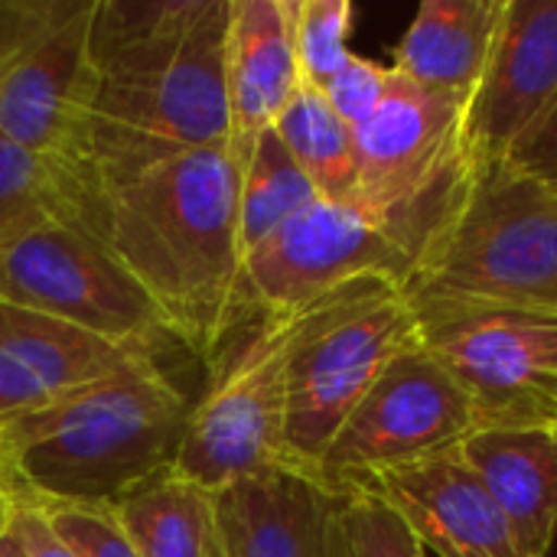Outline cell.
<instances>
[{
	"label": "cell",
	"mask_w": 557,
	"mask_h": 557,
	"mask_svg": "<svg viewBox=\"0 0 557 557\" xmlns=\"http://www.w3.org/2000/svg\"><path fill=\"white\" fill-rule=\"evenodd\" d=\"M140 362H160V352L108 343L55 317L0 300V421Z\"/></svg>",
	"instance_id": "obj_14"
},
{
	"label": "cell",
	"mask_w": 557,
	"mask_h": 557,
	"mask_svg": "<svg viewBox=\"0 0 557 557\" xmlns=\"http://www.w3.org/2000/svg\"><path fill=\"white\" fill-rule=\"evenodd\" d=\"M193 401L160 362L0 421V486L33 506L111 509L170 473Z\"/></svg>",
	"instance_id": "obj_3"
},
{
	"label": "cell",
	"mask_w": 557,
	"mask_h": 557,
	"mask_svg": "<svg viewBox=\"0 0 557 557\" xmlns=\"http://www.w3.org/2000/svg\"><path fill=\"white\" fill-rule=\"evenodd\" d=\"M352 16L349 0H290V39L300 85L323 91L349 62Z\"/></svg>",
	"instance_id": "obj_24"
},
{
	"label": "cell",
	"mask_w": 557,
	"mask_h": 557,
	"mask_svg": "<svg viewBox=\"0 0 557 557\" xmlns=\"http://www.w3.org/2000/svg\"><path fill=\"white\" fill-rule=\"evenodd\" d=\"M212 557H232V555H228V548H225L222 529H219V535H215V545H212Z\"/></svg>",
	"instance_id": "obj_32"
},
{
	"label": "cell",
	"mask_w": 557,
	"mask_h": 557,
	"mask_svg": "<svg viewBox=\"0 0 557 557\" xmlns=\"http://www.w3.org/2000/svg\"><path fill=\"white\" fill-rule=\"evenodd\" d=\"M418 343L414 313L398 284L362 277L304 307L287 366V454L317 473L330 441L385 366Z\"/></svg>",
	"instance_id": "obj_6"
},
{
	"label": "cell",
	"mask_w": 557,
	"mask_h": 557,
	"mask_svg": "<svg viewBox=\"0 0 557 557\" xmlns=\"http://www.w3.org/2000/svg\"><path fill=\"white\" fill-rule=\"evenodd\" d=\"M506 0H424L395 46V69L424 91L470 101L493 55Z\"/></svg>",
	"instance_id": "obj_19"
},
{
	"label": "cell",
	"mask_w": 557,
	"mask_h": 557,
	"mask_svg": "<svg viewBox=\"0 0 557 557\" xmlns=\"http://www.w3.org/2000/svg\"><path fill=\"white\" fill-rule=\"evenodd\" d=\"M392 82H395V65H382L375 59L352 52L349 62L323 88V95H326L330 108L356 131L379 111Z\"/></svg>",
	"instance_id": "obj_27"
},
{
	"label": "cell",
	"mask_w": 557,
	"mask_h": 557,
	"mask_svg": "<svg viewBox=\"0 0 557 557\" xmlns=\"http://www.w3.org/2000/svg\"><path fill=\"white\" fill-rule=\"evenodd\" d=\"M232 557H346L333 490L307 470H274L219 493Z\"/></svg>",
	"instance_id": "obj_16"
},
{
	"label": "cell",
	"mask_w": 557,
	"mask_h": 557,
	"mask_svg": "<svg viewBox=\"0 0 557 557\" xmlns=\"http://www.w3.org/2000/svg\"><path fill=\"white\" fill-rule=\"evenodd\" d=\"M274 131L320 199H356V144L352 127L330 108L326 95L300 85L277 114Z\"/></svg>",
	"instance_id": "obj_21"
},
{
	"label": "cell",
	"mask_w": 557,
	"mask_h": 557,
	"mask_svg": "<svg viewBox=\"0 0 557 557\" xmlns=\"http://www.w3.org/2000/svg\"><path fill=\"white\" fill-rule=\"evenodd\" d=\"M36 509L78 557H140L111 509L101 506H36Z\"/></svg>",
	"instance_id": "obj_26"
},
{
	"label": "cell",
	"mask_w": 557,
	"mask_h": 557,
	"mask_svg": "<svg viewBox=\"0 0 557 557\" xmlns=\"http://www.w3.org/2000/svg\"><path fill=\"white\" fill-rule=\"evenodd\" d=\"M111 512L140 557H212L219 493L173 470L134 490Z\"/></svg>",
	"instance_id": "obj_20"
},
{
	"label": "cell",
	"mask_w": 557,
	"mask_h": 557,
	"mask_svg": "<svg viewBox=\"0 0 557 557\" xmlns=\"http://www.w3.org/2000/svg\"><path fill=\"white\" fill-rule=\"evenodd\" d=\"M232 0H95L85 82L62 163L65 222L147 166L228 144Z\"/></svg>",
	"instance_id": "obj_1"
},
{
	"label": "cell",
	"mask_w": 557,
	"mask_h": 557,
	"mask_svg": "<svg viewBox=\"0 0 557 557\" xmlns=\"http://www.w3.org/2000/svg\"><path fill=\"white\" fill-rule=\"evenodd\" d=\"M411 251L359 202L317 199L245 255V290L261 313H294L336 287L382 277L405 287Z\"/></svg>",
	"instance_id": "obj_12"
},
{
	"label": "cell",
	"mask_w": 557,
	"mask_h": 557,
	"mask_svg": "<svg viewBox=\"0 0 557 557\" xmlns=\"http://www.w3.org/2000/svg\"><path fill=\"white\" fill-rule=\"evenodd\" d=\"M467 98L424 91L395 69L379 111L352 131L356 199L414 258L457 209L473 163L463 144Z\"/></svg>",
	"instance_id": "obj_7"
},
{
	"label": "cell",
	"mask_w": 557,
	"mask_h": 557,
	"mask_svg": "<svg viewBox=\"0 0 557 557\" xmlns=\"http://www.w3.org/2000/svg\"><path fill=\"white\" fill-rule=\"evenodd\" d=\"M300 88L290 0H232L225 33L228 147L242 163Z\"/></svg>",
	"instance_id": "obj_17"
},
{
	"label": "cell",
	"mask_w": 557,
	"mask_h": 557,
	"mask_svg": "<svg viewBox=\"0 0 557 557\" xmlns=\"http://www.w3.org/2000/svg\"><path fill=\"white\" fill-rule=\"evenodd\" d=\"M0 557H26L23 545L16 542V535H13V532H7V535L0 539Z\"/></svg>",
	"instance_id": "obj_31"
},
{
	"label": "cell",
	"mask_w": 557,
	"mask_h": 557,
	"mask_svg": "<svg viewBox=\"0 0 557 557\" xmlns=\"http://www.w3.org/2000/svg\"><path fill=\"white\" fill-rule=\"evenodd\" d=\"M238 183L232 147L212 144L98 193L75 222L134 277L176 346L206 362L258 313L245 290Z\"/></svg>",
	"instance_id": "obj_2"
},
{
	"label": "cell",
	"mask_w": 557,
	"mask_h": 557,
	"mask_svg": "<svg viewBox=\"0 0 557 557\" xmlns=\"http://www.w3.org/2000/svg\"><path fill=\"white\" fill-rule=\"evenodd\" d=\"M499 506L522 557H548L557 535V428H483L460 447Z\"/></svg>",
	"instance_id": "obj_18"
},
{
	"label": "cell",
	"mask_w": 557,
	"mask_h": 557,
	"mask_svg": "<svg viewBox=\"0 0 557 557\" xmlns=\"http://www.w3.org/2000/svg\"><path fill=\"white\" fill-rule=\"evenodd\" d=\"M557 98V0H506L499 36L467 101L463 144L473 166L506 160L509 147Z\"/></svg>",
	"instance_id": "obj_13"
},
{
	"label": "cell",
	"mask_w": 557,
	"mask_h": 557,
	"mask_svg": "<svg viewBox=\"0 0 557 557\" xmlns=\"http://www.w3.org/2000/svg\"><path fill=\"white\" fill-rule=\"evenodd\" d=\"M238 166V238L242 251L248 255L320 196L307 173L297 166V160L287 153L274 127L255 140V147Z\"/></svg>",
	"instance_id": "obj_22"
},
{
	"label": "cell",
	"mask_w": 557,
	"mask_h": 557,
	"mask_svg": "<svg viewBox=\"0 0 557 557\" xmlns=\"http://www.w3.org/2000/svg\"><path fill=\"white\" fill-rule=\"evenodd\" d=\"M10 519H13V499H10V493L0 486V539L10 532Z\"/></svg>",
	"instance_id": "obj_30"
},
{
	"label": "cell",
	"mask_w": 557,
	"mask_h": 557,
	"mask_svg": "<svg viewBox=\"0 0 557 557\" xmlns=\"http://www.w3.org/2000/svg\"><path fill=\"white\" fill-rule=\"evenodd\" d=\"M91 10L95 0H0V131L55 180L75 134Z\"/></svg>",
	"instance_id": "obj_10"
},
{
	"label": "cell",
	"mask_w": 557,
	"mask_h": 557,
	"mask_svg": "<svg viewBox=\"0 0 557 557\" xmlns=\"http://www.w3.org/2000/svg\"><path fill=\"white\" fill-rule=\"evenodd\" d=\"M437 557H522L499 506L460 450L366 480Z\"/></svg>",
	"instance_id": "obj_15"
},
{
	"label": "cell",
	"mask_w": 557,
	"mask_h": 557,
	"mask_svg": "<svg viewBox=\"0 0 557 557\" xmlns=\"http://www.w3.org/2000/svg\"><path fill=\"white\" fill-rule=\"evenodd\" d=\"M42 222H65L62 186L42 157L0 131V242Z\"/></svg>",
	"instance_id": "obj_23"
},
{
	"label": "cell",
	"mask_w": 557,
	"mask_h": 557,
	"mask_svg": "<svg viewBox=\"0 0 557 557\" xmlns=\"http://www.w3.org/2000/svg\"><path fill=\"white\" fill-rule=\"evenodd\" d=\"M408 284L557 310V189L506 160L473 166Z\"/></svg>",
	"instance_id": "obj_4"
},
{
	"label": "cell",
	"mask_w": 557,
	"mask_h": 557,
	"mask_svg": "<svg viewBox=\"0 0 557 557\" xmlns=\"http://www.w3.org/2000/svg\"><path fill=\"white\" fill-rule=\"evenodd\" d=\"M506 163L557 189V98L552 108L509 147Z\"/></svg>",
	"instance_id": "obj_28"
},
{
	"label": "cell",
	"mask_w": 557,
	"mask_h": 557,
	"mask_svg": "<svg viewBox=\"0 0 557 557\" xmlns=\"http://www.w3.org/2000/svg\"><path fill=\"white\" fill-rule=\"evenodd\" d=\"M10 532L16 535V542L23 545L26 557H78L46 522V516L29 506L13 499V519H10Z\"/></svg>",
	"instance_id": "obj_29"
},
{
	"label": "cell",
	"mask_w": 557,
	"mask_h": 557,
	"mask_svg": "<svg viewBox=\"0 0 557 557\" xmlns=\"http://www.w3.org/2000/svg\"><path fill=\"white\" fill-rule=\"evenodd\" d=\"M300 313H255L209 362L173 473L222 493L242 480L297 470L287 454V366Z\"/></svg>",
	"instance_id": "obj_8"
},
{
	"label": "cell",
	"mask_w": 557,
	"mask_h": 557,
	"mask_svg": "<svg viewBox=\"0 0 557 557\" xmlns=\"http://www.w3.org/2000/svg\"><path fill=\"white\" fill-rule=\"evenodd\" d=\"M476 431L463 388L414 343L398 352L330 441L317 476L366 483L460 447Z\"/></svg>",
	"instance_id": "obj_11"
},
{
	"label": "cell",
	"mask_w": 557,
	"mask_h": 557,
	"mask_svg": "<svg viewBox=\"0 0 557 557\" xmlns=\"http://www.w3.org/2000/svg\"><path fill=\"white\" fill-rule=\"evenodd\" d=\"M0 300L121 346L160 352L176 343L134 277L69 222H42L0 242Z\"/></svg>",
	"instance_id": "obj_9"
},
{
	"label": "cell",
	"mask_w": 557,
	"mask_h": 557,
	"mask_svg": "<svg viewBox=\"0 0 557 557\" xmlns=\"http://www.w3.org/2000/svg\"><path fill=\"white\" fill-rule=\"evenodd\" d=\"M418 346L463 388L483 428H557V310L401 287Z\"/></svg>",
	"instance_id": "obj_5"
},
{
	"label": "cell",
	"mask_w": 557,
	"mask_h": 557,
	"mask_svg": "<svg viewBox=\"0 0 557 557\" xmlns=\"http://www.w3.org/2000/svg\"><path fill=\"white\" fill-rule=\"evenodd\" d=\"M346 557H428L411 525L366 483L330 486Z\"/></svg>",
	"instance_id": "obj_25"
}]
</instances>
